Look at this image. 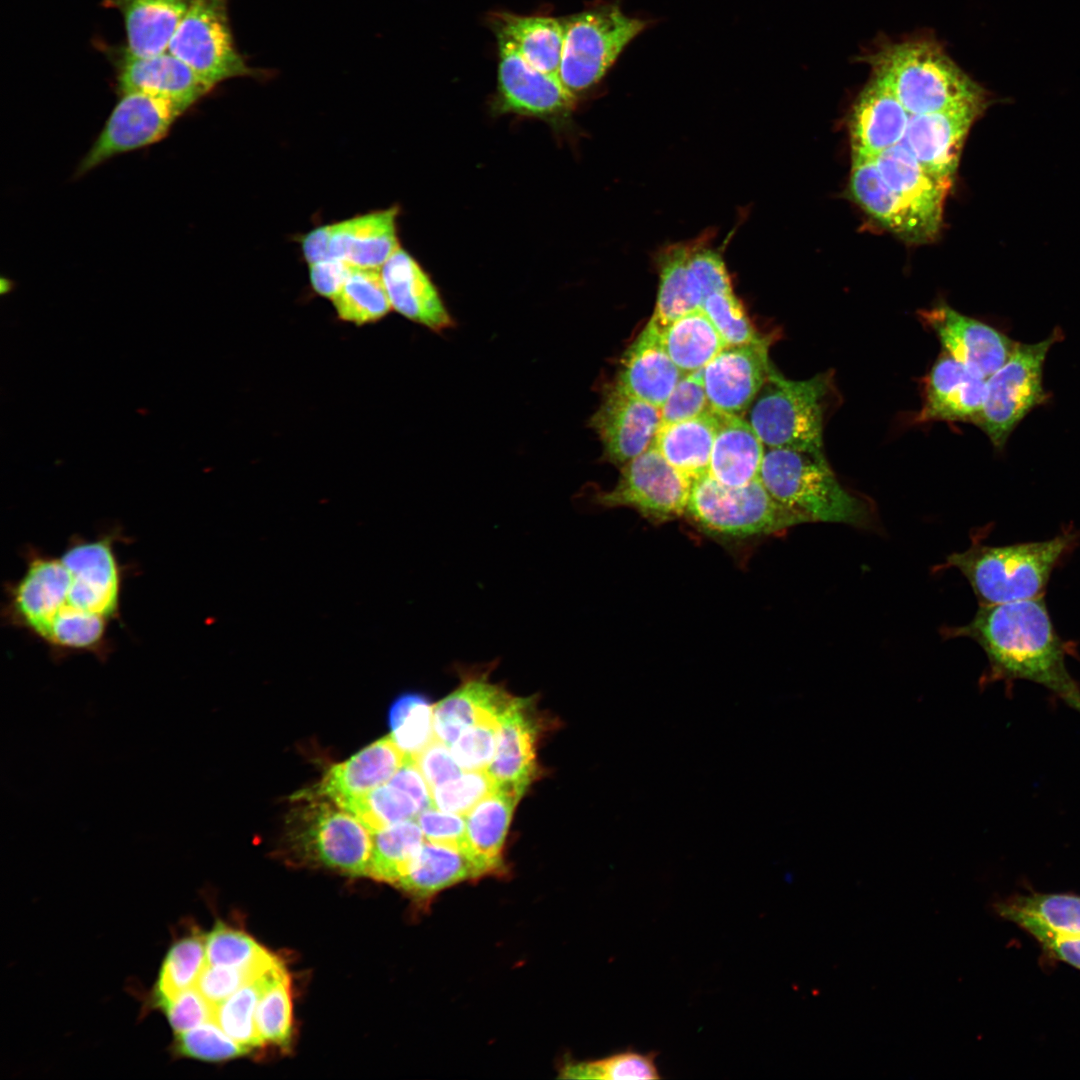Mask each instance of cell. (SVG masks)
<instances>
[{"label": "cell", "mask_w": 1080, "mask_h": 1080, "mask_svg": "<svg viewBox=\"0 0 1080 1080\" xmlns=\"http://www.w3.org/2000/svg\"><path fill=\"white\" fill-rule=\"evenodd\" d=\"M122 570L111 535L78 539L59 556L31 554L8 590L6 615L58 656L106 655L109 625L119 616Z\"/></svg>", "instance_id": "obj_1"}, {"label": "cell", "mask_w": 1080, "mask_h": 1080, "mask_svg": "<svg viewBox=\"0 0 1080 1080\" xmlns=\"http://www.w3.org/2000/svg\"><path fill=\"white\" fill-rule=\"evenodd\" d=\"M945 633L981 646L989 662L986 680H1027L1064 701L1080 695L1066 666L1070 648L1056 632L1043 596L980 605L968 624Z\"/></svg>", "instance_id": "obj_2"}, {"label": "cell", "mask_w": 1080, "mask_h": 1080, "mask_svg": "<svg viewBox=\"0 0 1080 1080\" xmlns=\"http://www.w3.org/2000/svg\"><path fill=\"white\" fill-rule=\"evenodd\" d=\"M864 61L910 115L987 104L985 90L934 39L887 43Z\"/></svg>", "instance_id": "obj_3"}, {"label": "cell", "mask_w": 1080, "mask_h": 1080, "mask_svg": "<svg viewBox=\"0 0 1080 1080\" xmlns=\"http://www.w3.org/2000/svg\"><path fill=\"white\" fill-rule=\"evenodd\" d=\"M1077 543L1072 528L1043 541L1004 546L975 541L967 550L949 555L945 566L962 573L980 605L1033 599L1043 596L1053 570Z\"/></svg>", "instance_id": "obj_4"}, {"label": "cell", "mask_w": 1080, "mask_h": 1080, "mask_svg": "<svg viewBox=\"0 0 1080 1080\" xmlns=\"http://www.w3.org/2000/svg\"><path fill=\"white\" fill-rule=\"evenodd\" d=\"M759 479L803 523L864 526L871 520L868 504L840 484L824 453L765 448Z\"/></svg>", "instance_id": "obj_5"}, {"label": "cell", "mask_w": 1080, "mask_h": 1080, "mask_svg": "<svg viewBox=\"0 0 1080 1080\" xmlns=\"http://www.w3.org/2000/svg\"><path fill=\"white\" fill-rule=\"evenodd\" d=\"M830 384L826 374L791 380L772 367L745 420L765 448L824 453V410Z\"/></svg>", "instance_id": "obj_6"}, {"label": "cell", "mask_w": 1080, "mask_h": 1080, "mask_svg": "<svg viewBox=\"0 0 1080 1080\" xmlns=\"http://www.w3.org/2000/svg\"><path fill=\"white\" fill-rule=\"evenodd\" d=\"M685 516L719 540H745L781 533L803 521L779 504L758 478L727 487L708 474L692 483Z\"/></svg>", "instance_id": "obj_7"}, {"label": "cell", "mask_w": 1080, "mask_h": 1080, "mask_svg": "<svg viewBox=\"0 0 1080 1080\" xmlns=\"http://www.w3.org/2000/svg\"><path fill=\"white\" fill-rule=\"evenodd\" d=\"M564 38L558 78L572 94L598 83L625 47L647 26L615 3H601L562 18Z\"/></svg>", "instance_id": "obj_8"}, {"label": "cell", "mask_w": 1080, "mask_h": 1080, "mask_svg": "<svg viewBox=\"0 0 1080 1080\" xmlns=\"http://www.w3.org/2000/svg\"><path fill=\"white\" fill-rule=\"evenodd\" d=\"M304 799L310 803L291 817L292 848L313 864L350 876H367L371 832L353 814L329 800Z\"/></svg>", "instance_id": "obj_9"}, {"label": "cell", "mask_w": 1080, "mask_h": 1080, "mask_svg": "<svg viewBox=\"0 0 1080 1080\" xmlns=\"http://www.w3.org/2000/svg\"><path fill=\"white\" fill-rule=\"evenodd\" d=\"M229 0H191L168 47L198 76L215 87L259 71L238 51L228 15Z\"/></svg>", "instance_id": "obj_10"}, {"label": "cell", "mask_w": 1080, "mask_h": 1080, "mask_svg": "<svg viewBox=\"0 0 1080 1080\" xmlns=\"http://www.w3.org/2000/svg\"><path fill=\"white\" fill-rule=\"evenodd\" d=\"M1060 335L1035 344L1016 343L1008 360L986 381L983 407L974 421L996 448H1002L1016 425L1044 399L1043 364Z\"/></svg>", "instance_id": "obj_11"}, {"label": "cell", "mask_w": 1080, "mask_h": 1080, "mask_svg": "<svg viewBox=\"0 0 1080 1080\" xmlns=\"http://www.w3.org/2000/svg\"><path fill=\"white\" fill-rule=\"evenodd\" d=\"M692 482L672 466L652 443L620 467L616 485L593 495L605 508L628 507L659 525L685 515Z\"/></svg>", "instance_id": "obj_12"}, {"label": "cell", "mask_w": 1080, "mask_h": 1080, "mask_svg": "<svg viewBox=\"0 0 1080 1080\" xmlns=\"http://www.w3.org/2000/svg\"><path fill=\"white\" fill-rule=\"evenodd\" d=\"M189 108L143 92H126L111 111L101 132L79 163L82 176L109 159L161 141Z\"/></svg>", "instance_id": "obj_13"}, {"label": "cell", "mask_w": 1080, "mask_h": 1080, "mask_svg": "<svg viewBox=\"0 0 1080 1080\" xmlns=\"http://www.w3.org/2000/svg\"><path fill=\"white\" fill-rule=\"evenodd\" d=\"M589 424L601 442L603 459L620 468L653 443L660 427V408L613 382L606 386Z\"/></svg>", "instance_id": "obj_14"}, {"label": "cell", "mask_w": 1080, "mask_h": 1080, "mask_svg": "<svg viewBox=\"0 0 1080 1080\" xmlns=\"http://www.w3.org/2000/svg\"><path fill=\"white\" fill-rule=\"evenodd\" d=\"M498 50L496 106L499 111L552 121L569 115L575 96L557 76L533 67L506 42L498 41Z\"/></svg>", "instance_id": "obj_15"}, {"label": "cell", "mask_w": 1080, "mask_h": 1080, "mask_svg": "<svg viewBox=\"0 0 1080 1080\" xmlns=\"http://www.w3.org/2000/svg\"><path fill=\"white\" fill-rule=\"evenodd\" d=\"M920 317L934 331L947 354L985 379L1008 360L1016 344L995 328L947 304L922 310Z\"/></svg>", "instance_id": "obj_16"}, {"label": "cell", "mask_w": 1080, "mask_h": 1080, "mask_svg": "<svg viewBox=\"0 0 1080 1080\" xmlns=\"http://www.w3.org/2000/svg\"><path fill=\"white\" fill-rule=\"evenodd\" d=\"M768 346L767 338L758 343L727 346L703 368L704 386L713 409L745 415L772 369Z\"/></svg>", "instance_id": "obj_17"}, {"label": "cell", "mask_w": 1080, "mask_h": 1080, "mask_svg": "<svg viewBox=\"0 0 1080 1080\" xmlns=\"http://www.w3.org/2000/svg\"><path fill=\"white\" fill-rule=\"evenodd\" d=\"M500 730L487 771L497 787L522 794L537 776V743L543 729L534 697H512L499 716Z\"/></svg>", "instance_id": "obj_18"}, {"label": "cell", "mask_w": 1080, "mask_h": 1080, "mask_svg": "<svg viewBox=\"0 0 1080 1080\" xmlns=\"http://www.w3.org/2000/svg\"><path fill=\"white\" fill-rule=\"evenodd\" d=\"M986 105L910 115L901 143L931 175L953 182L966 135Z\"/></svg>", "instance_id": "obj_19"}, {"label": "cell", "mask_w": 1080, "mask_h": 1080, "mask_svg": "<svg viewBox=\"0 0 1080 1080\" xmlns=\"http://www.w3.org/2000/svg\"><path fill=\"white\" fill-rule=\"evenodd\" d=\"M874 160L903 207L920 224L928 239H934L942 226L944 202L952 181L927 172L901 142Z\"/></svg>", "instance_id": "obj_20"}, {"label": "cell", "mask_w": 1080, "mask_h": 1080, "mask_svg": "<svg viewBox=\"0 0 1080 1080\" xmlns=\"http://www.w3.org/2000/svg\"><path fill=\"white\" fill-rule=\"evenodd\" d=\"M405 756L390 735L382 737L345 762L332 766L319 784L297 797L326 799L343 809L352 800L388 783Z\"/></svg>", "instance_id": "obj_21"}, {"label": "cell", "mask_w": 1080, "mask_h": 1080, "mask_svg": "<svg viewBox=\"0 0 1080 1080\" xmlns=\"http://www.w3.org/2000/svg\"><path fill=\"white\" fill-rule=\"evenodd\" d=\"M910 114L890 88L875 76L859 94L849 121L853 159H875L900 143Z\"/></svg>", "instance_id": "obj_22"}, {"label": "cell", "mask_w": 1080, "mask_h": 1080, "mask_svg": "<svg viewBox=\"0 0 1080 1080\" xmlns=\"http://www.w3.org/2000/svg\"><path fill=\"white\" fill-rule=\"evenodd\" d=\"M117 83L120 94L143 92L188 108L214 88L169 51L146 57L125 52L118 62Z\"/></svg>", "instance_id": "obj_23"}, {"label": "cell", "mask_w": 1080, "mask_h": 1080, "mask_svg": "<svg viewBox=\"0 0 1080 1080\" xmlns=\"http://www.w3.org/2000/svg\"><path fill=\"white\" fill-rule=\"evenodd\" d=\"M986 381L945 352L927 376L923 404L916 421L974 423L984 404Z\"/></svg>", "instance_id": "obj_24"}, {"label": "cell", "mask_w": 1080, "mask_h": 1080, "mask_svg": "<svg viewBox=\"0 0 1080 1080\" xmlns=\"http://www.w3.org/2000/svg\"><path fill=\"white\" fill-rule=\"evenodd\" d=\"M683 375L663 346L661 330L650 319L622 354L614 382L660 408Z\"/></svg>", "instance_id": "obj_25"}, {"label": "cell", "mask_w": 1080, "mask_h": 1080, "mask_svg": "<svg viewBox=\"0 0 1080 1080\" xmlns=\"http://www.w3.org/2000/svg\"><path fill=\"white\" fill-rule=\"evenodd\" d=\"M380 272L394 310L435 332L454 326L430 277L404 249L399 247Z\"/></svg>", "instance_id": "obj_26"}, {"label": "cell", "mask_w": 1080, "mask_h": 1080, "mask_svg": "<svg viewBox=\"0 0 1080 1080\" xmlns=\"http://www.w3.org/2000/svg\"><path fill=\"white\" fill-rule=\"evenodd\" d=\"M461 684L433 706L434 736L450 746L468 727L499 717L512 695L491 683L489 669L460 671Z\"/></svg>", "instance_id": "obj_27"}, {"label": "cell", "mask_w": 1080, "mask_h": 1080, "mask_svg": "<svg viewBox=\"0 0 1080 1080\" xmlns=\"http://www.w3.org/2000/svg\"><path fill=\"white\" fill-rule=\"evenodd\" d=\"M398 208L374 211L332 224L329 258L380 269L399 248Z\"/></svg>", "instance_id": "obj_28"}, {"label": "cell", "mask_w": 1080, "mask_h": 1080, "mask_svg": "<svg viewBox=\"0 0 1080 1080\" xmlns=\"http://www.w3.org/2000/svg\"><path fill=\"white\" fill-rule=\"evenodd\" d=\"M489 23L497 41L511 45L536 69L558 77L564 38L562 18L496 12Z\"/></svg>", "instance_id": "obj_29"}, {"label": "cell", "mask_w": 1080, "mask_h": 1080, "mask_svg": "<svg viewBox=\"0 0 1080 1080\" xmlns=\"http://www.w3.org/2000/svg\"><path fill=\"white\" fill-rule=\"evenodd\" d=\"M765 446L744 417L718 411L709 475L727 487L759 477Z\"/></svg>", "instance_id": "obj_30"}, {"label": "cell", "mask_w": 1080, "mask_h": 1080, "mask_svg": "<svg viewBox=\"0 0 1080 1080\" xmlns=\"http://www.w3.org/2000/svg\"><path fill=\"white\" fill-rule=\"evenodd\" d=\"M522 795L511 788L497 787L465 815L468 856L483 875L503 867L504 842Z\"/></svg>", "instance_id": "obj_31"}, {"label": "cell", "mask_w": 1080, "mask_h": 1080, "mask_svg": "<svg viewBox=\"0 0 1080 1080\" xmlns=\"http://www.w3.org/2000/svg\"><path fill=\"white\" fill-rule=\"evenodd\" d=\"M122 14L125 52L136 57L168 51L191 0H108Z\"/></svg>", "instance_id": "obj_32"}, {"label": "cell", "mask_w": 1080, "mask_h": 1080, "mask_svg": "<svg viewBox=\"0 0 1080 1080\" xmlns=\"http://www.w3.org/2000/svg\"><path fill=\"white\" fill-rule=\"evenodd\" d=\"M995 910L1041 943L1052 937L1080 936V897L1074 895L1017 896L996 903Z\"/></svg>", "instance_id": "obj_33"}, {"label": "cell", "mask_w": 1080, "mask_h": 1080, "mask_svg": "<svg viewBox=\"0 0 1080 1080\" xmlns=\"http://www.w3.org/2000/svg\"><path fill=\"white\" fill-rule=\"evenodd\" d=\"M849 190L855 202L891 232L911 242L929 241L884 181L874 159H853Z\"/></svg>", "instance_id": "obj_34"}, {"label": "cell", "mask_w": 1080, "mask_h": 1080, "mask_svg": "<svg viewBox=\"0 0 1080 1080\" xmlns=\"http://www.w3.org/2000/svg\"><path fill=\"white\" fill-rule=\"evenodd\" d=\"M717 426L718 411L711 407L697 417L660 425L653 444L693 483L709 473Z\"/></svg>", "instance_id": "obj_35"}, {"label": "cell", "mask_w": 1080, "mask_h": 1080, "mask_svg": "<svg viewBox=\"0 0 1080 1080\" xmlns=\"http://www.w3.org/2000/svg\"><path fill=\"white\" fill-rule=\"evenodd\" d=\"M481 876L482 872L466 853L425 840L408 870L394 885L424 901L443 889Z\"/></svg>", "instance_id": "obj_36"}, {"label": "cell", "mask_w": 1080, "mask_h": 1080, "mask_svg": "<svg viewBox=\"0 0 1080 1080\" xmlns=\"http://www.w3.org/2000/svg\"><path fill=\"white\" fill-rule=\"evenodd\" d=\"M688 254L689 244H677L659 255V290L651 320L660 330L681 316L702 309L703 297L689 270Z\"/></svg>", "instance_id": "obj_37"}, {"label": "cell", "mask_w": 1080, "mask_h": 1080, "mask_svg": "<svg viewBox=\"0 0 1080 1080\" xmlns=\"http://www.w3.org/2000/svg\"><path fill=\"white\" fill-rule=\"evenodd\" d=\"M206 965V935L193 923L184 922L161 964L151 1005L195 987Z\"/></svg>", "instance_id": "obj_38"}, {"label": "cell", "mask_w": 1080, "mask_h": 1080, "mask_svg": "<svg viewBox=\"0 0 1080 1080\" xmlns=\"http://www.w3.org/2000/svg\"><path fill=\"white\" fill-rule=\"evenodd\" d=\"M663 346L684 373L703 369L726 346L702 309L687 313L661 330Z\"/></svg>", "instance_id": "obj_39"}, {"label": "cell", "mask_w": 1080, "mask_h": 1080, "mask_svg": "<svg viewBox=\"0 0 1080 1080\" xmlns=\"http://www.w3.org/2000/svg\"><path fill=\"white\" fill-rule=\"evenodd\" d=\"M367 876L391 884L408 870L425 838L416 819L371 832Z\"/></svg>", "instance_id": "obj_40"}, {"label": "cell", "mask_w": 1080, "mask_h": 1080, "mask_svg": "<svg viewBox=\"0 0 1080 1080\" xmlns=\"http://www.w3.org/2000/svg\"><path fill=\"white\" fill-rule=\"evenodd\" d=\"M332 300L341 319L358 325L379 320L392 308L380 269L374 268L351 266Z\"/></svg>", "instance_id": "obj_41"}, {"label": "cell", "mask_w": 1080, "mask_h": 1080, "mask_svg": "<svg viewBox=\"0 0 1080 1080\" xmlns=\"http://www.w3.org/2000/svg\"><path fill=\"white\" fill-rule=\"evenodd\" d=\"M283 967L280 961L215 1007L213 1020L228 1036L250 1050L263 1046L255 1023L257 1005L269 983Z\"/></svg>", "instance_id": "obj_42"}, {"label": "cell", "mask_w": 1080, "mask_h": 1080, "mask_svg": "<svg viewBox=\"0 0 1080 1080\" xmlns=\"http://www.w3.org/2000/svg\"><path fill=\"white\" fill-rule=\"evenodd\" d=\"M343 809L359 819L370 832L414 820L421 812L407 792L390 783L352 800Z\"/></svg>", "instance_id": "obj_43"}, {"label": "cell", "mask_w": 1080, "mask_h": 1080, "mask_svg": "<svg viewBox=\"0 0 1080 1080\" xmlns=\"http://www.w3.org/2000/svg\"><path fill=\"white\" fill-rule=\"evenodd\" d=\"M255 1023L263 1045L287 1047L292 1037V1003L290 980L285 966L281 968L261 995Z\"/></svg>", "instance_id": "obj_44"}, {"label": "cell", "mask_w": 1080, "mask_h": 1080, "mask_svg": "<svg viewBox=\"0 0 1080 1080\" xmlns=\"http://www.w3.org/2000/svg\"><path fill=\"white\" fill-rule=\"evenodd\" d=\"M390 737L406 754L415 756L435 736L433 706L417 694L399 697L389 712Z\"/></svg>", "instance_id": "obj_45"}, {"label": "cell", "mask_w": 1080, "mask_h": 1080, "mask_svg": "<svg viewBox=\"0 0 1080 1080\" xmlns=\"http://www.w3.org/2000/svg\"><path fill=\"white\" fill-rule=\"evenodd\" d=\"M169 1051L177 1059L217 1063L244 1056L250 1049L228 1036L214 1020H209L190 1030L175 1033Z\"/></svg>", "instance_id": "obj_46"}, {"label": "cell", "mask_w": 1080, "mask_h": 1080, "mask_svg": "<svg viewBox=\"0 0 1080 1080\" xmlns=\"http://www.w3.org/2000/svg\"><path fill=\"white\" fill-rule=\"evenodd\" d=\"M656 1053H639L628 1049L603 1059L568 1064L562 1069L569 1079H660L655 1063Z\"/></svg>", "instance_id": "obj_47"}, {"label": "cell", "mask_w": 1080, "mask_h": 1080, "mask_svg": "<svg viewBox=\"0 0 1080 1080\" xmlns=\"http://www.w3.org/2000/svg\"><path fill=\"white\" fill-rule=\"evenodd\" d=\"M274 955L246 933L218 921L206 935L208 965L243 967L253 965Z\"/></svg>", "instance_id": "obj_48"}, {"label": "cell", "mask_w": 1080, "mask_h": 1080, "mask_svg": "<svg viewBox=\"0 0 1080 1080\" xmlns=\"http://www.w3.org/2000/svg\"><path fill=\"white\" fill-rule=\"evenodd\" d=\"M702 310L726 346L758 343L765 339L756 331L733 290L709 295L703 301Z\"/></svg>", "instance_id": "obj_49"}, {"label": "cell", "mask_w": 1080, "mask_h": 1080, "mask_svg": "<svg viewBox=\"0 0 1080 1080\" xmlns=\"http://www.w3.org/2000/svg\"><path fill=\"white\" fill-rule=\"evenodd\" d=\"M496 788L487 770L463 771L431 789L432 803L440 810L465 816Z\"/></svg>", "instance_id": "obj_50"}, {"label": "cell", "mask_w": 1080, "mask_h": 1080, "mask_svg": "<svg viewBox=\"0 0 1080 1080\" xmlns=\"http://www.w3.org/2000/svg\"><path fill=\"white\" fill-rule=\"evenodd\" d=\"M499 730V717H490L468 727L458 736L450 749L462 770H487L496 751Z\"/></svg>", "instance_id": "obj_51"}, {"label": "cell", "mask_w": 1080, "mask_h": 1080, "mask_svg": "<svg viewBox=\"0 0 1080 1080\" xmlns=\"http://www.w3.org/2000/svg\"><path fill=\"white\" fill-rule=\"evenodd\" d=\"M279 962L280 960L273 956L265 961L243 967L207 964L201 972L195 987L216 1007L242 986L259 977Z\"/></svg>", "instance_id": "obj_52"}, {"label": "cell", "mask_w": 1080, "mask_h": 1080, "mask_svg": "<svg viewBox=\"0 0 1080 1080\" xmlns=\"http://www.w3.org/2000/svg\"><path fill=\"white\" fill-rule=\"evenodd\" d=\"M710 408L703 369L686 373L660 407V425L697 417Z\"/></svg>", "instance_id": "obj_53"}, {"label": "cell", "mask_w": 1080, "mask_h": 1080, "mask_svg": "<svg viewBox=\"0 0 1080 1080\" xmlns=\"http://www.w3.org/2000/svg\"><path fill=\"white\" fill-rule=\"evenodd\" d=\"M166 1016L175 1033L190 1030L213 1020L215 1006L196 987L187 989L173 998L157 1001L151 1005Z\"/></svg>", "instance_id": "obj_54"}, {"label": "cell", "mask_w": 1080, "mask_h": 1080, "mask_svg": "<svg viewBox=\"0 0 1080 1080\" xmlns=\"http://www.w3.org/2000/svg\"><path fill=\"white\" fill-rule=\"evenodd\" d=\"M416 821L425 840L458 849L468 855L465 816L446 812L432 805L422 810Z\"/></svg>", "instance_id": "obj_55"}, {"label": "cell", "mask_w": 1080, "mask_h": 1080, "mask_svg": "<svg viewBox=\"0 0 1080 1080\" xmlns=\"http://www.w3.org/2000/svg\"><path fill=\"white\" fill-rule=\"evenodd\" d=\"M688 267L703 301L713 293L732 291L728 271L717 251L700 244H689Z\"/></svg>", "instance_id": "obj_56"}, {"label": "cell", "mask_w": 1080, "mask_h": 1080, "mask_svg": "<svg viewBox=\"0 0 1080 1080\" xmlns=\"http://www.w3.org/2000/svg\"><path fill=\"white\" fill-rule=\"evenodd\" d=\"M413 757L430 790L464 771L454 759L450 746L436 737Z\"/></svg>", "instance_id": "obj_57"}, {"label": "cell", "mask_w": 1080, "mask_h": 1080, "mask_svg": "<svg viewBox=\"0 0 1080 1080\" xmlns=\"http://www.w3.org/2000/svg\"><path fill=\"white\" fill-rule=\"evenodd\" d=\"M351 265L345 261L328 258L309 265L312 288L321 296L333 299L342 288Z\"/></svg>", "instance_id": "obj_58"}, {"label": "cell", "mask_w": 1080, "mask_h": 1080, "mask_svg": "<svg viewBox=\"0 0 1080 1080\" xmlns=\"http://www.w3.org/2000/svg\"><path fill=\"white\" fill-rule=\"evenodd\" d=\"M388 783L407 792L417 802L421 811L433 805L430 787L411 755L405 756L402 766Z\"/></svg>", "instance_id": "obj_59"}, {"label": "cell", "mask_w": 1080, "mask_h": 1080, "mask_svg": "<svg viewBox=\"0 0 1080 1080\" xmlns=\"http://www.w3.org/2000/svg\"><path fill=\"white\" fill-rule=\"evenodd\" d=\"M332 224L318 226L301 239V249L305 261L312 265L329 258Z\"/></svg>", "instance_id": "obj_60"}, {"label": "cell", "mask_w": 1080, "mask_h": 1080, "mask_svg": "<svg viewBox=\"0 0 1080 1080\" xmlns=\"http://www.w3.org/2000/svg\"><path fill=\"white\" fill-rule=\"evenodd\" d=\"M1042 944L1058 959L1080 969V936L1052 937Z\"/></svg>", "instance_id": "obj_61"}, {"label": "cell", "mask_w": 1080, "mask_h": 1080, "mask_svg": "<svg viewBox=\"0 0 1080 1080\" xmlns=\"http://www.w3.org/2000/svg\"><path fill=\"white\" fill-rule=\"evenodd\" d=\"M1065 702L1080 713V695L1070 698Z\"/></svg>", "instance_id": "obj_62"}, {"label": "cell", "mask_w": 1080, "mask_h": 1080, "mask_svg": "<svg viewBox=\"0 0 1080 1080\" xmlns=\"http://www.w3.org/2000/svg\"><path fill=\"white\" fill-rule=\"evenodd\" d=\"M11 288H12V286H11L10 281L9 280L7 281L6 279H2V281H1V292H2V294L9 292L11 290Z\"/></svg>", "instance_id": "obj_63"}]
</instances>
